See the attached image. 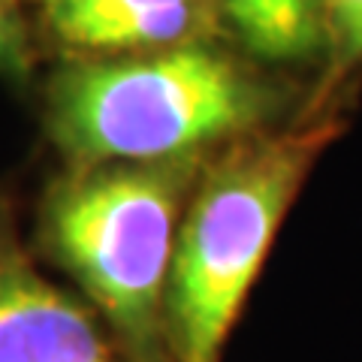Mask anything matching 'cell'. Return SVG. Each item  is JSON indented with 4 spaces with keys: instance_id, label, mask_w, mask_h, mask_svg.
<instances>
[{
    "instance_id": "cell-5",
    "label": "cell",
    "mask_w": 362,
    "mask_h": 362,
    "mask_svg": "<svg viewBox=\"0 0 362 362\" xmlns=\"http://www.w3.org/2000/svg\"><path fill=\"white\" fill-rule=\"evenodd\" d=\"M52 33L85 52H139L194 42L218 0H42Z\"/></svg>"
},
{
    "instance_id": "cell-6",
    "label": "cell",
    "mask_w": 362,
    "mask_h": 362,
    "mask_svg": "<svg viewBox=\"0 0 362 362\" xmlns=\"http://www.w3.org/2000/svg\"><path fill=\"white\" fill-rule=\"evenodd\" d=\"M233 30L266 61L305 58L326 37L323 0H218Z\"/></svg>"
},
{
    "instance_id": "cell-3",
    "label": "cell",
    "mask_w": 362,
    "mask_h": 362,
    "mask_svg": "<svg viewBox=\"0 0 362 362\" xmlns=\"http://www.w3.org/2000/svg\"><path fill=\"white\" fill-rule=\"evenodd\" d=\"M190 163H103L64 181L49 199L45 235L58 259L151 359L166 317V284Z\"/></svg>"
},
{
    "instance_id": "cell-7",
    "label": "cell",
    "mask_w": 362,
    "mask_h": 362,
    "mask_svg": "<svg viewBox=\"0 0 362 362\" xmlns=\"http://www.w3.org/2000/svg\"><path fill=\"white\" fill-rule=\"evenodd\" d=\"M323 25L335 45V66L362 61V0H323Z\"/></svg>"
},
{
    "instance_id": "cell-4",
    "label": "cell",
    "mask_w": 362,
    "mask_h": 362,
    "mask_svg": "<svg viewBox=\"0 0 362 362\" xmlns=\"http://www.w3.org/2000/svg\"><path fill=\"white\" fill-rule=\"evenodd\" d=\"M0 362H106L85 308L0 245Z\"/></svg>"
},
{
    "instance_id": "cell-8",
    "label": "cell",
    "mask_w": 362,
    "mask_h": 362,
    "mask_svg": "<svg viewBox=\"0 0 362 362\" xmlns=\"http://www.w3.org/2000/svg\"><path fill=\"white\" fill-rule=\"evenodd\" d=\"M30 70V42L18 0H0V73L25 78Z\"/></svg>"
},
{
    "instance_id": "cell-2",
    "label": "cell",
    "mask_w": 362,
    "mask_h": 362,
    "mask_svg": "<svg viewBox=\"0 0 362 362\" xmlns=\"http://www.w3.org/2000/svg\"><path fill=\"white\" fill-rule=\"evenodd\" d=\"M266 109L269 94L239 64L194 40L64 70L52 85L49 127L82 166L151 163L245 133Z\"/></svg>"
},
{
    "instance_id": "cell-1",
    "label": "cell",
    "mask_w": 362,
    "mask_h": 362,
    "mask_svg": "<svg viewBox=\"0 0 362 362\" xmlns=\"http://www.w3.org/2000/svg\"><path fill=\"white\" fill-rule=\"evenodd\" d=\"M338 130L335 118H311L235 145L206 173L169 266L166 329L175 362L221 359L293 197Z\"/></svg>"
}]
</instances>
